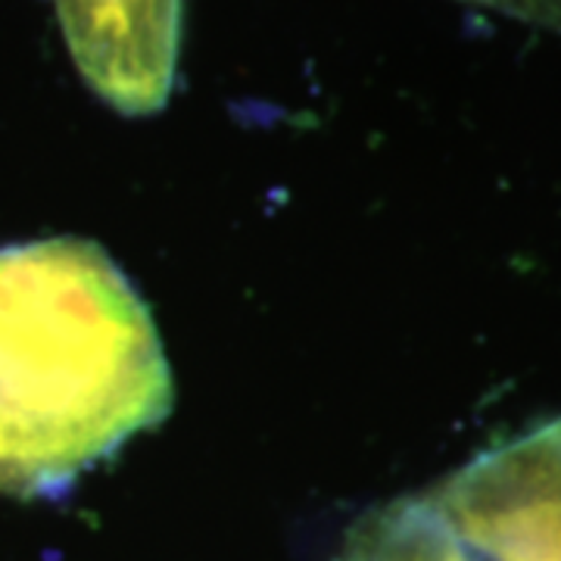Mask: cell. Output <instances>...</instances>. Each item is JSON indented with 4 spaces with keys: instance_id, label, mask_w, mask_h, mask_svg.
Returning a JSON list of instances; mask_svg holds the SVG:
<instances>
[{
    "instance_id": "obj_1",
    "label": "cell",
    "mask_w": 561,
    "mask_h": 561,
    "mask_svg": "<svg viewBox=\"0 0 561 561\" xmlns=\"http://www.w3.org/2000/svg\"><path fill=\"white\" fill-rule=\"evenodd\" d=\"M172 405L153 316L103 247L0 250V493L57 496Z\"/></svg>"
},
{
    "instance_id": "obj_2",
    "label": "cell",
    "mask_w": 561,
    "mask_h": 561,
    "mask_svg": "<svg viewBox=\"0 0 561 561\" xmlns=\"http://www.w3.org/2000/svg\"><path fill=\"white\" fill-rule=\"evenodd\" d=\"M490 561H561V415L419 493Z\"/></svg>"
},
{
    "instance_id": "obj_3",
    "label": "cell",
    "mask_w": 561,
    "mask_h": 561,
    "mask_svg": "<svg viewBox=\"0 0 561 561\" xmlns=\"http://www.w3.org/2000/svg\"><path fill=\"white\" fill-rule=\"evenodd\" d=\"M72 60L125 116L165 106L181 44V0H57Z\"/></svg>"
},
{
    "instance_id": "obj_4",
    "label": "cell",
    "mask_w": 561,
    "mask_h": 561,
    "mask_svg": "<svg viewBox=\"0 0 561 561\" xmlns=\"http://www.w3.org/2000/svg\"><path fill=\"white\" fill-rule=\"evenodd\" d=\"M334 561H490L415 496L368 508L346 530Z\"/></svg>"
},
{
    "instance_id": "obj_5",
    "label": "cell",
    "mask_w": 561,
    "mask_h": 561,
    "mask_svg": "<svg viewBox=\"0 0 561 561\" xmlns=\"http://www.w3.org/2000/svg\"><path fill=\"white\" fill-rule=\"evenodd\" d=\"M465 3L561 35V0H465Z\"/></svg>"
}]
</instances>
